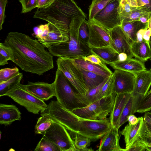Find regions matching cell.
I'll return each mask as SVG.
<instances>
[{
  "mask_svg": "<svg viewBox=\"0 0 151 151\" xmlns=\"http://www.w3.org/2000/svg\"><path fill=\"white\" fill-rule=\"evenodd\" d=\"M4 43L12 50V61L25 72L40 76L54 68L53 55L38 40L26 34L10 32Z\"/></svg>",
  "mask_w": 151,
  "mask_h": 151,
  "instance_id": "1",
  "label": "cell"
},
{
  "mask_svg": "<svg viewBox=\"0 0 151 151\" xmlns=\"http://www.w3.org/2000/svg\"><path fill=\"white\" fill-rule=\"evenodd\" d=\"M85 20L79 17H74L71 19L69 25V40L48 48L49 52L53 56L74 59L92 54L88 46L82 43L79 37V28Z\"/></svg>",
  "mask_w": 151,
  "mask_h": 151,
  "instance_id": "2",
  "label": "cell"
},
{
  "mask_svg": "<svg viewBox=\"0 0 151 151\" xmlns=\"http://www.w3.org/2000/svg\"><path fill=\"white\" fill-rule=\"evenodd\" d=\"M33 17L48 22L60 21L69 24L73 18L85 19L87 17L73 0H55L45 8H37Z\"/></svg>",
  "mask_w": 151,
  "mask_h": 151,
  "instance_id": "3",
  "label": "cell"
},
{
  "mask_svg": "<svg viewBox=\"0 0 151 151\" xmlns=\"http://www.w3.org/2000/svg\"><path fill=\"white\" fill-rule=\"evenodd\" d=\"M53 83L57 101L67 109L72 111L90 104L86 98L77 92L63 73L58 69Z\"/></svg>",
  "mask_w": 151,
  "mask_h": 151,
  "instance_id": "4",
  "label": "cell"
},
{
  "mask_svg": "<svg viewBox=\"0 0 151 151\" xmlns=\"http://www.w3.org/2000/svg\"><path fill=\"white\" fill-rule=\"evenodd\" d=\"M40 114L47 116L60 124L74 136L80 129L81 118L64 108L57 101H51Z\"/></svg>",
  "mask_w": 151,
  "mask_h": 151,
  "instance_id": "5",
  "label": "cell"
},
{
  "mask_svg": "<svg viewBox=\"0 0 151 151\" xmlns=\"http://www.w3.org/2000/svg\"><path fill=\"white\" fill-rule=\"evenodd\" d=\"M116 94L114 92L87 106L75 109L72 111L82 118L95 120L106 119L113 108Z\"/></svg>",
  "mask_w": 151,
  "mask_h": 151,
  "instance_id": "6",
  "label": "cell"
},
{
  "mask_svg": "<svg viewBox=\"0 0 151 151\" xmlns=\"http://www.w3.org/2000/svg\"><path fill=\"white\" fill-rule=\"evenodd\" d=\"M56 63L57 69L63 73L77 92L86 98L89 89L86 84L82 73L72 59L59 57Z\"/></svg>",
  "mask_w": 151,
  "mask_h": 151,
  "instance_id": "7",
  "label": "cell"
},
{
  "mask_svg": "<svg viewBox=\"0 0 151 151\" xmlns=\"http://www.w3.org/2000/svg\"><path fill=\"white\" fill-rule=\"evenodd\" d=\"M4 96L11 98L18 104L24 107L29 112L35 114H39L47 106L44 101L36 97L22 88L20 83Z\"/></svg>",
  "mask_w": 151,
  "mask_h": 151,
  "instance_id": "8",
  "label": "cell"
},
{
  "mask_svg": "<svg viewBox=\"0 0 151 151\" xmlns=\"http://www.w3.org/2000/svg\"><path fill=\"white\" fill-rule=\"evenodd\" d=\"M68 131L63 125L53 121L42 134L59 147L61 151H78Z\"/></svg>",
  "mask_w": 151,
  "mask_h": 151,
  "instance_id": "9",
  "label": "cell"
},
{
  "mask_svg": "<svg viewBox=\"0 0 151 151\" xmlns=\"http://www.w3.org/2000/svg\"><path fill=\"white\" fill-rule=\"evenodd\" d=\"M111 126L109 118L95 120L81 118L80 129L78 133L94 142L102 138Z\"/></svg>",
  "mask_w": 151,
  "mask_h": 151,
  "instance_id": "10",
  "label": "cell"
},
{
  "mask_svg": "<svg viewBox=\"0 0 151 151\" xmlns=\"http://www.w3.org/2000/svg\"><path fill=\"white\" fill-rule=\"evenodd\" d=\"M120 0H113L111 1L92 20L109 31L120 26L122 20L119 13Z\"/></svg>",
  "mask_w": 151,
  "mask_h": 151,
  "instance_id": "11",
  "label": "cell"
},
{
  "mask_svg": "<svg viewBox=\"0 0 151 151\" xmlns=\"http://www.w3.org/2000/svg\"><path fill=\"white\" fill-rule=\"evenodd\" d=\"M48 34L41 43L46 48L51 46L65 42L69 40V24L60 21L48 22Z\"/></svg>",
  "mask_w": 151,
  "mask_h": 151,
  "instance_id": "12",
  "label": "cell"
},
{
  "mask_svg": "<svg viewBox=\"0 0 151 151\" xmlns=\"http://www.w3.org/2000/svg\"><path fill=\"white\" fill-rule=\"evenodd\" d=\"M88 21L89 32L88 43L89 47L100 48L109 46V31L93 20Z\"/></svg>",
  "mask_w": 151,
  "mask_h": 151,
  "instance_id": "13",
  "label": "cell"
},
{
  "mask_svg": "<svg viewBox=\"0 0 151 151\" xmlns=\"http://www.w3.org/2000/svg\"><path fill=\"white\" fill-rule=\"evenodd\" d=\"M109 46L118 54L124 53L130 57H133L131 51V43L120 26L109 31Z\"/></svg>",
  "mask_w": 151,
  "mask_h": 151,
  "instance_id": "14",
  "label": "cell"
},
{
  "mask_svg": "<svg viewBox=\"0 0 151 151\" xmlns=\"http://www.w3.org/2000/svg\"><path fill=\"white\" fill-rule=\"evenodd\" d=\"M114 91L116 94L134 93L136 82L135 75L130 72L115 70Z\"/></svg>",
  "mask_w": 151,
  "mask_h": 151,
  "instance_id": "15",
  "label": "cell"
},
{
  "mask_svg": "<svg viewBox=\"0 0 151 151\" xmlns=\"http://www.w3.org/2000/svg\"><path fill=\"white\" fill-rule=\"evenodd\" d=\"M22 87L32 94L43 101L49 100L55 96V91L53 83L28 82L26 85L20 83Z\"/></svg>",
  "mask_w": 151,
  "mask_h": 151,
  "instance_id": "16",
  "label": "cell"
},
{
  "mask_svg": "<svg viewBox=\"0 0 151 151\" xmlns=\"http://www.w3.org/2000/svg\"><path fill=\"white\" fill-rule=\"evenodd\" d=\"M118 130L111 127L101 138L98 151H123L119 145L120 136Z\"/></svg>",
  "mask_w": 151,
  "mask_h": 151,
  "instance_id": "17",
  "label": "cell"
},
{
  "mask_svg": "<svg viewBox=\"0 0 151 151\" xmlns=\"http://www.w3.org/2000/svg\"><path fill=\"white\" fill-rule=\"evenodd\" d=\"M133 93L116 94L109 117L112 126L119 129L120 118L123 109Z\"/></svg>",
  "mask_w": 151,
  "mask_h": 151,
  "instance_id": "18",
  "label": "cell"
},
{
  "mask_svg": "<svg viewBox=\"0 0 151 151\" xmlns=\"http://www.w3.org/2000/svg\"><path fill=\"white\" fill-rule=\"evenodd\" d=\"M109 65L114 70L127 71L135 75L147 70L144 63L136 58L129 57L123 61H117Z\"/></svg>",
  "mask_w": 151,
  "mask_h": 151,
  "instance_id": "19",
  "label": "cell"
},
{
  "mask_svg": "<svg viewBox=\"0 0 151 151\" xmlns=\"http://www.w3.org/2000/svg\"><path fill=\"white\" fill-rule=\"evenodd\" d=\"M21 114L15 105L0 104V124L6 126L10 125L15 121H20Z\"/></svg>",
  "mask_w": 151,
  "mask_h": 151,
  "instance_id": "20",
  "label": "cell"
},
{
  "mask_svg": "<svg viewBox=\"0 0 151 151\" xmlns=\"http://www.w3.org/2000/svg\"><path fill=\"white\" fill-rule=\"evenodd\" d=\"M134 93L143 96L147 93L151 86V70L136 74Z\"/></svg>",
  "mask_w": 151,
  "mask_h": 151,
  "instance_id": "21",
  "label": "cell"
},
{
  "mask_svg": "<svg viewBox=\"0 0 151 151\" xmlns=\"http://www.w3.org/2000/svg\"><path fill=\"white\" fill-rule=\"evenodd\" d=\"M138 120L135 124L129 123L120 133L124 136L126 147L127 148L139 139V131L143 122V118H138Z\"/></svg>",
  "mask_w": 151,
  "mask_h": 151,
  "instance_id": "22",
  "label": "cell"
},
{
  "mask_svg": "<svg viewBox=\"0 0 151 151\" xmlns=\"http://www.w3.org/2000/svg\"><path fill=\"white\" fill-rule=\"evenodd\" d=\"M74 64L78 67L98 75L106 78L111 76L113 73L109 69L86 61L81 58L71 59Z\"/></svg>",
  "mask_w": 151,
  "mask_h": 151,
  "instance_id": "23",
  "label": "cell"
},
{
  "mask_svg": "<svg viewBox=\"0 0 151 151\" xmlns=\"http://www.w3.org/2000/svg\"><path fill=\"white\" fill-rule=\"evenodd\" d=\"M143 96L134 93L125 106L119 120V129L128 121V116L136 112L138 103Z\"/></svg>",
  "mask_w": 151,
  "mask_h": 151,
  "instance_id": "24",
  "label": "cell"
},
{
  "mask_svg": "<svg viewBox=\"0 0 151 151\" xmlns=\"http://www.w3.org/2000/svg\"><path fill=\"white\" fill-rule=\"evenodd\" d=\"M131 51L133 57L144 63L151 58L150 45L143 39L141 42H133L131 44Z\"/></svg>",
  "mask_w": 151,
  "mask_h": 151,
  "instance_id": "25",
  "label": "cell"
},
{
  "mask_svg": "<svg viewBox=\"0 0 151 151\" xmlns=\"http://www.w3.org/2000/svg\"><path fill=\"white\" fill-rule=\"evenodd\" d=\"M129 39L131 44L137 41V34L141 29H147V27L138 21L123 20L120 25Z\"/></svg>",
  "mask_w": 151,
  "mask_h": 151,
  "instance_id": "26",
  "label": "cell"
},
{
  "mask_svg": "<svg viewBox=\"0 0 151 151\" xmlns=\"http://www.w3.org/2000/svg\"><path fill=\"white\" fill-rule=\"evenodd\" d=\"M90 50L92 54L98 56L105 64L109 65L118 60L119 54L109 46L90 48Z\"/></svg>",
  "mask_w": 151,
  "mask_h": 151,
  "instance_id": "27",
  "label": "cell"
},
{
  "mask_svg": "<svg viewBox=\"0 0 151 151\" xmlns=\"http://www.w3.org/2000/svg\"><path fill=\"white\" fill-rule=\"evenodd\" d=\"M76 66L82 73L86 84L89 90L99 85L106 78L95 73Z\"/></svg>",
  "mask_w": 151,
  "mask_h": 151,
  "instance_id": "28",
  "label": "cell"
},
{
  "mask_svg": "<svg viewBox=\"0 0 151 151\" xmlns=\"http://www.w3.org/2000/svg\"><path fill=\"white\" fill-rule=\"evenodd\" d=\"M23 77L22 73L19 72L9 79L0 82V96H4L9 91L19 84Z\"/></svg>",
  "mask_w": 151,
  "mask_h": 151,
  "instance_id": "29",
  "label": "cell"
},
{
  "mask_svg": "<svg viewBox=\"0 0 151 151\" xmlns=\"http://www.w3.org/2000/svg\"><path fill=\"white\" fill-rule=\"evenodd\" d=\"M113 0H92L89 8V19H93L97 14L103 9L111 1Z\"/></svg>",
  "mask_w": 151,
  "mask_h": 151,
  "instance_id": "30",
  "label": "cell"
},
{
  "mask_svg": "<svg viewBox=\"0 0 151 151\" xmlns=\"http://www.w3.org/2000/svg\"><path fill=\"white\" fill-rule=\"evenodd\" d=\"M54 121L50 117L42 115L39 117L35 127L36 134H42L51 126Z\"/></svg>",
  "mask_w": 151,
  "mask_h": 151,
  "instance_id": "31",
  "label": "cell"
},
{
  "mask_svg": "<svg viewBox=\"0 0 151 151\" xmlns=\"http://www.w3.org/2000/svg\"><path fill=\"white\" fill-rule=\"evenodd\" d=\"M34 150L35 151H61L59 147L44 136H43Z\"/></svg>",
  "mask_w": 151,
  "mask_h": 151,
  "instance_id": "32",
  "label": "cell"
},
{
  "mask_svg": "<svg viewBox=\"0 0 151 151\" xmlns=\"http://www.w3.org/2000/svg\"><path fill=\"white\" fill-rule=\"evenodd\" d=\"M73 140L75 146L78 151H89L93 150L88 148L91 141L89 138L77 133L74 136Z\"/></svg>",
  "mask_w": 151,
  "mask_h": 151,
  "instance_id": "33",
  "label": "cell"
},
{
  "mask_svg": "<svg viewBox=\"0 0 151 151\" xmlns=\"http://www.w3.org/2000/svg\"><path fill=\"white\" fill-rule=\"evenodd\" d=\"M13 58L11 48L4 43H0V65L7 64L9 60L12 61Z\"/></svg>",
  "mask_w": 151,
  "mask_h": 151,
  "instance_id": "34",
  "label": "cell"
},
{
  "mask_svg": "<svg viewBox=\"0 0 151 151\" xmlns=\"http://www.w3.org/2000/svg\"><path fill=\"white\" fill-rule=\"evenodd\" d=\"M109 77L106 78L99 85L89 91L86 98L90 104L101 98V94L102 88Z\"/></svg>",
  "mask_w": 151,
  "mask_h": 151,
  "instance_id": "35",
  "label": "cell"
},
{
  "mask_svg": "<svg viewBox=\"0 0 151 151\" xmlns=\"http://www.w3.org/2000/svg\"><path fill=\"white\" fill-rule=\"evenodd\" d=\"M139 139L145 144L146 151H151V133L147 129L144 121L139 131Z\"/></svg>",
  "mask_w": 151,
  "mask_h": 151,
  "instance_id": "36",
  "label": "cell"
},
{
  "mask_svg": "<svg viewBox=\"0 0 151 151\" xmlns=\"http://www.w3.org/2000/svg\"><path fill=\"white\" fill-rule=\"evenodd\" d=\"M151 110V89L142 96L138 105L136 112L143 113Z\"/></svg>",
  "mask_w": 151,
  "mask_h": 151,
  "instance_id": "37",
  "label": "cell"
},
{
  "mask_svg": "<svg viewBox=\"0 0 151 151\" xmlns=\"http://www.w3.org/2000/svg\"><path fill=\"white\" fill-rule=\"evenodd\" d=\"M115 74L114 72L102 88L101 97L110 95L115 92Z\"/></svg>",
  "mask_w": 151,
  "mask_h": 151,
  "instance_id": "38",
  "label": "cell"
},
{
  "mask_svg": "<svg viewBox=\"0 0 151 151\" xmlns=\"http://www.w3.org/2000/svg\"><path fill=\"white\" fill-rule=\"evenodd\" d=\"M49 30L48 23L36 27L34 29L35 37L38 39V41L41 43L47 36Z\"/></svg>",
  "mask_w": 151,
  "mask_h": 151,
  "instance_id": "39",
  "label": "cell"
},
{
  "mask_svg": "<svg viewBox=\"0 0 151 151\" xmlns=\"http://www.w3.org/2000/svg\"><path fill=\"white\" fill-rule=\"evenodd\" d=\"M79 35L80 40L82 43L88 46L89 38V27L88 21L84 20L81 24L79 29Z\"/></svg>",
  "mask_w": 151,
  "mask_h": 151,
  "instance_id": "40",
  "label": "cell"
},
{
  "mask_svg": "<svg viewBox=\"0 0 151 151\" xmlns=\"http://www.w3.org/2000/svg\"><path fill=\"white\" fill-rule=\"evenodd\" d=\"M19 73L18 68H6L0 70V82L9 79Z\"/></svg>",
  "mask_w": 151,
  "mask_h": 151,
  "instance_id": "41",
  "label": "cell"
},
{
  "mask_svg": "<svg viewBox=\"0 0 151 151\" xmlns=\"http://www.w3.org/2000/svg\"><path fill=\"white\" fill-rule=\"evenodd\" d=\"M19 1L22 5V13L29 12L37 7V0H19Z\"/></svg>",
  "mask_w": 151,
  "mask_h": 151,
  "instance_id": "42",
  "label": "cell"
},
{
  "mask_svg": "<svg viewBox=\"0 0 151 151\" xmlns=\"http://www.w3.org/2000/svg\"><path fill=\"white\" fill-rule=\"evenodd\" d=\"M146 151L145 144L139 139L136 140L129 147L123 149V151Z\"/></svg>",
  "mask_w": 151,
  "mask_h": 151,
  "instance_id": "43",
  "label": "cell"
},
{
  "mask_svg": "<svg viewBox=\"0 0 151 151\" xmlns=\"http://www.w3.org/2000/svg\"><path fill=\"white\" fill-rule=\"evenodd\" d=\"M81 58L85 60L100 65L106 69H109L107 67L106 64L103 62L98 56L95 54H92Z\"/></svg>",
  "mask_w": 151,
  "mask_h": 151,
  "instance_id": "44",
  "label": "cell"
},
{
  "mask_svg": "<svg viewBox=\"0 0 151 151\" xmlns=\"http://www.w3.org/2000/svg\"><path fill=\"white\" fill-rule=\"evenodd\" d=\"M7 3V0H0V30L2 29V25L5 21V10Z\"/></svg>",
  "mask_w": 151,
  "mask_h": 151,
  "instance_id": "45",
  "label": "cell"
},
{
  "mask_svg": "<svg viewBox=\"0 0 151 151\" xmlns=\"http://www.w3.org/2000/svg\"><path fill=\"white\" fill-rule=\"evenodd\" d=\"M145 13L138 9L134 10L132 12H131V14L129 17L126 20L128 21H134L137 20L138 19L142 16Z\"/></svg>",
  "mask_w": 151,
  "mask_h": 151,
  "instance_id": "46",
  "label": "cell"
},
{
  "mask_svg": "<svg viewBox=\"0 0 151 151\" xmlns=\"http://www.w3.org/2000/svg\"><path fill=\"white\" fill-rule=\"evenodd\" d=\"M55 0H37V8H45L51 5Z\"/></svg>",
  "mask_w": 151,
  "mask_h": 151,
  "instance_id": "47",
  "label": "cell"
},
{
  "mask_svg": "<svg viewBox=\"0 0 151 151\" xmlns=\"http://www.w3.org/2000/svg\"><path fill=\"white\" fill-rule=\"evenodd\" d=\"M151 36V30L149 29L145 30L143 36V39L148 44H150Z\"/></svg>",
  "mask_w": 151,
  "mask_h": 151,
  "instance_id": "48",
  "label": "cell"
},
{
  "mask_svg": "<svg viewBox=\"0 0 151 151\" xmlns=\"http://www.w3.org/2000/svg\"><path fill=\"white\" fill-rule=\"evenodd\" d=\"M147 29H141L137 34V42H141L143 40V36L145 30Z\"/></svg>",
  "mask_w": 151,
  "mask_h": 151,
  "instance_id": "49",
  "label": "cell"
},
{
  "mask_svg": "<svg viewBox=\"0 0 151 151\" xmlns=\"http://www.w3.org/2000/svg\"><path fill=\"white\" fill-rule=\"evenodd\" d=\"M138 120V119L134 115L131 114L129 115L128 118L129 123L132 125L136 124Z\"/></svg>",
  "mask_w": 151,
  "mask_h": 151,
  "instance_id": "50",
  "label": "cell"
},
{
  "mask_svg": "<svg viewBox=\"0 0 151 151\" xmlns=\"http://www.w3.org/2000/svg\"><path fill=\"white\" fill-rule=\"evenodd\" d=\"M143 118L144 121L151 123V111L145 112Z\"/></svg>",
  "mask_w": 151,
  "mask_h": 151,
  "instance_id": "51",
  "label": "cell"
},
{
  "mask_svg": "<svg viewBox=\"0 0 151 151\" xmlns=\"http://www.w3.org/2000/svg\"><path fill=\"white\" fill-rule=\"evenodd\" d=\"M138 7H141L149 4L150 0H136Z\"/></svg>",
  "mask_w": 151,
  "mask_h": 151,
  "instance_id": "52",
  "label": "cell"
},
{
  "mask_svg": "<svg viewBox=\"0 0 151 151\" xmlns=\"http://www.w3.org/2000/svg\"><path fill=\"white\" fill-rule=\"evenodd\" d=\"M128 57L127 55L124 53H119L118 54V61H123L126 60Z\"/></svg>",
  "mask_w": 151,
  "mask_h": 151,
  "instance_id": "53",
  "label": "cell"
},
{
  "mask_svg": "<svg viewBox=\"0 0 151 151\" xmlns=\"http://www.w3.org/2000/svg\"><path fill=\"white\" fill-rule=\"evenodd\" d=\"M127 1L131 7H138L136 0H127Z\"/></svg>",
  "mask_w": 151,
  "mask_h": 151,
  "instance_id": "54",
  "label": "cell"
},
{
  "mask_svg": "<svg viewBox=\"0 0 151 151\" xmlns=\"http://www.w3.org/2000/svg\"><path fill=\"white\" fill-rule=\"evenodd\" d=\"M139 21L143 23H146L147 21V19L146 17L143 16L141 17L139 19Z\"/></svg>",
  "mask_w": 151,
  "mask_h": 151,
  "instance_id": "55",
  "label": "cell"
},
{
  "mask_svg": "<svg viewBox=\"0 0 151 151\" xmlns=\"http://www.w3.org/2000/svg\"><path fill=\"white\" fill-rule=\"evenodd\" d=\"M147 128L149 131L151 133V123L144 121Z\"/></svg>",
  "mask_w": 151,
  "mask_h": 151,
  "instance_id": "56",
  "label": "cell"
},
{
  "mask_svg": "<svg viewBox=\"0 0 151 151\" xmlns=\"http://www.w3.org/2000/svg\"><path fill=\"white\" fill-rule=\"evenodd\" d=\"M148 27L149 29L151 30V18L149 20L148 24Z\"/></svg>",
  "mask_w": 151,
  "mask_h": 151,
  "instance_id": "57",
  "label": "cell"
},
{
  "mask_svg": "<svg viewBox=\"0 0 151 151\" xmlns=\"http://www.w3.org/2000/svg\"><path fill=\"white\" fill-rule=\"evenodd\" d=\"M149 44H150V47L151 50V41H150V42H149ZM150 60L151 62V58L150 59ZM150 70H151V67L150 68Z\"/></svg>",
  "mask_w": 151,
  "mask_h": 151,
  "instance_id": "58",
  "label": "cell"
},
{
  "mask_svg": "<svg viewBox=\"0 0 151 151\" xmlns=\"http://www.w3.org/2000/svg\"><path fill=\"white\" fill-rule=\"evenodd\" d=\"M0 139H1V131H0Z\"/></svg>",
  "mask_w": 151,
  "mask_h": 151,
  "instance_id": "59",
  "label": "cell"
},
{
  "mask_svg": "<svg viewBox=\"0 0 151 151\" xmlns=\"http://www.w3.org/2000/svg\"><path fill=\"white\" fill-rule=\"evenodd\" d=\"M150 41L151 42V36L150 38Z\"/></svg>",
  "mask_w": 151,
  "mask_h": 151,
  "instance_id": "60",
  "label": "cell"
}]
</instances>
